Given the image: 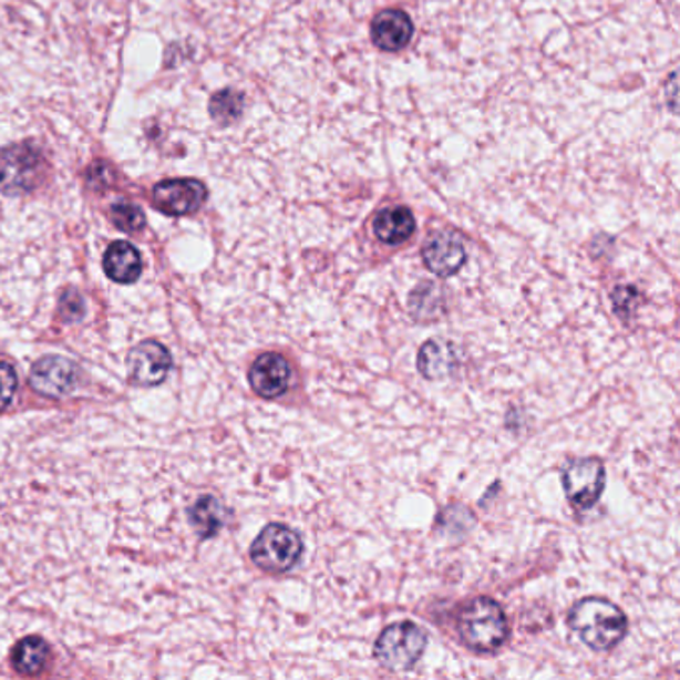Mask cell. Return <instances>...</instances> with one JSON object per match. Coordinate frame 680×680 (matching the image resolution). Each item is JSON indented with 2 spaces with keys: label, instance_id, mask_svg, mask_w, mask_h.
I'll return each mask as SVG.
<instances>
[{
  "label": "cell",
  "instance_id": "cell-1",
  "mask_svg": "<svg viewBox=\"0 0 680 680\" xmlns=\"http://www.w3.org/2000/svg\"><path fill=\"white\" fill-rule=\"evenodd\" d=\"M569 627L589 649L610 650L625 639L629 620L615 602L589 597L570 609Z\"/></svg>",
  "mask_w": 680,
  "mask_h": 680
},
{
  "label": "cell",
  "instance_id": "cell-2",
  "mask_svg": "<svg viewBox=\"0 0 680 680\" xmlns=\"http://www.w3.org/2000/svg\"><path fill=\"white\" fill-rule=\"evenodd\" d=\"M457 632L461 640L475 652H495L507 640L509 625L497 600L480 597L460 610Z\"/></svg>",
  "mask_w": 680,
  "mask_h": 680
},
{
  "label": "cell",
  "instance_id": "cell-3",
  "mask_svg": "<svg viewBox=\"0 0 680 680\" xmlns=\"http://www.w3.org/2000/svg\"><path fill=\"white\" fill-rule=\"evenodd\" d=\"M47 174L42 152L29 142L12 144L0 151V192L17 196L32 192Z\"/></svg>",
  "mask_w": 680,
  "mask_h": 680
},
{
  "label": "cell",
  "instance_id": "cell-4",
  "mask_svg": "<svg viewBox=\"0 0 680 680\" xmlns=\"http://www.w3.org/2000/svg\"><path fill=\"white\" fill-rule=\"evenodd\" d=\"M427 637L411 620H401L383 630L375 640V659L390 670H408L421 659Z\"/></svg>",
  "mask_w": 680,
  "mask_h": 680
},
{
  "label": "cell",
  "instance_id": "cell-5",
  "mask_svg": "<svg viewBox=\"0 0 680 680\" xmlns=\"http://www.w3.org/2000/svg\"><path fill=\"white\" fill-rule=\"evenodd\" d=\"M301 550L303 543L296 530L281 523H271L254 540L250 557L261 570L286 573L300 560Z\"/></svg>",
  "mask_w": 680,
  "mask_h": 680
},
{
  "label": "cell",
  "instance_id": "cell-6",
  "mask_svg": "<svg viewBox=\"0 0 680 680\" xmlns=\"http://www.w3.org/2000/svg\"><path fill=\"white\" fill-rule=\"evenodd\" d=\"M563 487L567 499L577 509H590L605 490V465L595 457L573 460L563 467Z\"/></svg>",
  "mask_w": 680,
  "mask_h": 680
},
{
  "label": "cell",
  "instance_id": "cell-7",
  "mask_svg": "<svg viewBox=\"0 0 680 680\" xmlns=\"http://www.w3.org/2000/svg\"><path fill=\"white\" fill-rule=\"evenodd\" d=\"M82 371L72 360L62 356H49L34 363L31 371V388L42 398L61 400L71 395L81 383Z\"/></svg>",
  "mask_w": 680,
  "mask_h": 680
},
{
  "label": "cell",
  "instance_id": "cell-8",
  "mask_svg": "<svg viewBox=\"0 0 680 680\" xmlns=\"http://www.w3.org/2000/svg\"><path fill=\"white\" fill-rule=\"evenodd\" d=\"M208 198V190L200 181L194 178H178V181H164L154 186L152 204L156 210L166 216H188L200 210Z\"/></svg>",
  "mask_w": 680,
  "mask_h": 680
},
{
  "label": "cell",
  "instance_id": "cell-9",
  "mask_svg": "<svg viewBox=\"0 0 680 680\" xmlns=\"http://www.w3.org/2000/svg\"><path fill=\"white\" fill-rule=\"evenodd\" d=\"M172 368L171 351L158 341H142L128 353V373L136 385H158Z\"/></svg>",
  "mask_w": 680,
  "mask_h": 680
},
{
  "label": "cell",
  "instance_id": "cell-10",
  "mask_svg": "<svg viewBox=\"0 0 680 680\" xmlns=\"http://www.w3.org/2000/svg\"><path fill=\"white\" fill-rule=\"evenodd\" d=\"M421 256L425 266L440 278L455 276L467 261L465 244L453 231H440L431 236L430 241L423 246Z\"/></svg>",
  "mask_w": 680,
  "mask_h": 680
},
{
  "label": "cell",
  "instance_id": "cell-11",
  "mask_svg": "<svg viewBox=\"0 0 680 680\" xmlns=\"http://www.w3.org/2000/svg\"><path fill=\"white\" fill-rule=\"evenodd\" d=\"M290 383V361L280 353H264L254 361L250 370V385L260 398L276 400L288 391Z\"/></svg>",
  "mask_w": 680,
  "mask_h": 680
},
{
  "label": "cell",
  "instance_id": "cell-12",
  "mask_svg": "<svg viewBox=\"0 0 680 680\" xmlns=\"http://www.w3.org/2000/svg\"><path fill=\"white\" fill-rule=\"evenodd\" d=\"M413 37V22L403 11H381L371 22V41L383 52L403 51Z\"/></svg>",
  "mask_w": 680,
  "mask_h": 680
},
{
  "label": "cell",
  "instance_id": "cell-13",
  "mask_svg": "<svg viewBox=\"0 0 680 680\" xmlns=\"http://www.w3.org/2000/svg\"><path fill=\"white\" fill-rule=\"evenodd\" d=\"M457 348L447 340H430L421 346L418 370L427 380L447 378L457 368Z\"/></svg>",
  "mask_w": 680,
  "mask_h": 680
},
{
  "label": "cell",
  "instance_id": "cell-14",
  "mask_svg": "<svg viewBox=\"0 0 680 680\" xmlns=\"http://www.w3.org/2000/svg\"><path fill=\"white\" fill-rule=\"evenodd\" d=\"M373 234L388 246H401L415 234V216L405 206L385 208L373 220Z\"/></svg>",
  "mask_w": 680,
  "mask_h": 680
},
{
  "label": "cell",
  "instance_id": "cell-15",
  "mask_svg": "<svg viewBox=\"0 0 680 680\" xmlns=\"http://www.w3.org/2000/svg\"><path fill=\"white\" fill-rule=\"evenodd\" d=\"M102 266L112 281L132 284L141 278V251L136 250L131 241H114L104 254Z\"/></svg>",
  "mask_w": 680,
  "mask_h": 680
},
{
  "label": "cell",
  "instance_id": "cell-16",
  "mask_svg": "<svg viewBox=\"0 0 680 680\" xmlns=\"http://www.w3.org/2000/svg\"><path fill=\"white\" fill-rule=\"evenodd\" d=\"M188 517H190L192 527L202 539H210V537H216L224 527L226 509L216 497L204 495L192 505Z\"/></svg>",
  "mask_w": 680,
  "mask_h": 680
},
{
  "label": "cell",
  "instance_id": "cell-17",
  "mask_svg": "<svg viewBox=\"0 0 680 680\" xmlns=\"http://www.w3.org/2000/svg\"><path fill=\"white\" fill-rule=\"evenodd\" d=\"M49 660V645L41 637H27L12 650V664L24 677L39 674Z\"/></svg>",
  "mask_w": 680,
  "mask_h": 680
},
{
  "label": "cell",
  "instance_id": "cell-18",
  "mask_svg": "<svg viewBox=\"0 0 680 680\" xmlns=\"http://www.w3.org/2000/svg\"><path fill=\"white\" fill-rule=\"evenodd\" d=\"M441 303H443V291L440 290V286L425 281L411 293L410 310L418 320H433L440 316Z\"/></svg>",
  "mask_w": 680,
  "mask_h": 680
},
{
  "label": "cell",
  "instance_id": "cell-19",
  "mask_svg": "<svg viewBox=\"0 0 680 680\" xmlns=\"http://www.w3.org/2000/svg\"><path fill=\"white\" fill-rule=\"evenodd\" d=\"M241 112H244V96L240 92L226 89L212 96L210 114L218 124H224V126L234 124L240 119Z\"/></svg>",
  "mask_w": 680,
  "mask_h": 680
},
{
  "label": "cell",
  "instance_id": "cell-20",
  "mask_svg": "<svg viewBox=\"0 0 680 680\" xmlns=\"http://www.w3.org/2000/svg\"><path fill=\"white\" fill-rule=\"evenodd\" d=\"M111 218L114 221V226L122 231H141L146 226V218H144V212L128 204V202H119L111 208Z\"/></svg>",
  "mask_w": 680,
  "mask_h": 680
},
{
  "label": "cell",
  "instance_id": "cell-21",
  "mask_svg": "<svg viewBox=\"0 0 680 680\" xmlns=\"http://www.w3.org/2000/svg\"><path fill=\"white\" fill-rule=\"evenodd\" d=\"M17 385H19V378H17L14 368L7 361H0V411L11 405L12 398L17 393Z\"/></svg>",
  "mask_w": 680,
  "mask_h": 680
},
{
  "label": "cell",
  "instance_id": "cell-22",
  "mask_svg": "<svg viewBox=\"0 0 680 680\" xmlns=\"http://www.w3.org/2000/svg\"><path fill=\"white\" fill-rule=\"evenodd\" d=\"M639 298V291L635 290V288H630V286H622V288H617V290L612 291V301H615V308L620 313H627L630 311V306H632V301Z\"/></svg>",
  "mask_w": 680,
  "mask_h": 680
},
{
  "label": "cell",
  "instance_id": "cell-23",
  "mask_svg": "<svg viewBox=\"0 0 680 680\" xmlns=\"http://www.w3.org/2000/svg\"><path fill=\"white\" fill-rule=\"evenodd\" d=\"M61 306H69L66 310L62 308V311H66V313H64V316H66V320H71V313H74V320H79L82 313H84V303H82L81 296H79L76 291H69V293H64Z\"/></svg>",
  "mask_w": 680,
  "mask_h": 680
}]
</instances>
